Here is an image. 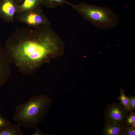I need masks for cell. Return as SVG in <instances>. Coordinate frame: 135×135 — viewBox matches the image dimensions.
<instances>
[{
    "mask_svg": "<svg viewBox=\"0 0 135 135\" xmlns=\"http://www.w3.org/2000/svg\"><path fill=\"white\" fill-rule=\"evenodd\" d=\"M50 26L18 28L6 40L4 48L6 54L22 73L33 74L60 50L59 38Z\"/></svg>",
    "mask_w": 135,
    "mask_h": 135,
    "instance_id": "6da1fadb",
    "label": "cell"
},
{
    "mask_svg": "<svg viewBox=\"0 0 135 135\" xmlns=\"http://www.w3.org/2000/svg\"><path fill=\"white\" fill-rule=\"evenodd\" d=\"M50 101L44 94L34 95L16 106L12 120L20 126L28 129L35 128L48 111Z\"/></svg>",
    "mask_w": 135,
    "mask_h": 135,
    "instance_id": "7a4b0ae2",
    "label": "cell"
},
{
    "mask_svg": "<svg viewBox=\"0 0 135 135\" xmlns=\"http://www.w3.org/2000/svg\"><path fill=\"white\" fill-rule=\"evenodd\" d=\"M68 4L83 18L99 28H112L118 23L116 16L108 8L91 5L85 2L76 4L69 2Z\"/></svg>",
    "mask_w": 135,
    "mask_h": 135,
    "instance_id": "3957f363",
    "label": "cell"
},
{
    "mask_svg": "<svg viewBox=\"0 0 135 135\" xmlns=\"http://www.w3.org/2000/svg\"><path fill=\"white\" fill-rule=\"evenodd\" d=\"M15 20L24 23L31 28H35L42 24L50 25V22L44 13L41 6L16 15Z\"/></svg>",
    "mask_w": 135,
    "mask_h": 135,
    "instance_id": "277c9868",
    "label": "cell"
},
{
    "mask_svg": "<svg viewBox=\"0 0 135 135\" xmlns=\"http://www.w3.org/2000/svg\"><path fill=\"white\" fill-rule=\"evenodd\" d=\"M129 112L120 103L113 102L104 109V118L106 121H112L119 125H125Z\"/></svg>",
    "mask_w": 135,
    "mask_h": 135,
    "instance_id": "5b68a950",
    "label": "cell"
},
{
    "mask_svg": "<svg viewBox=\"0 0 135 135\" xmlns=\"http://www.w3.org/2000/svg\"><path fill=\"white\" fill-rule=\"evenodd\" d=\"M19 6L14 0H2L0 2V18L5 22L14 23Z\"/></svg>",
    "mask_w": 135,
    "mask_h": 135,
    "instance_id": "8992f818",
    "label": "cell"
},
{
    "mask_svg": "<svg viewBox=\"0 0 135 135\" xmlns=\"http://www.w3.org/2000/svg\"><path fill=\"white\" fill-rule=\"evenodd\" d=\"M11 63L4 48L0 44V86L5 84L10 76Z\"/></svg>",
    "mask_w": 135,
    "mask_h": 135,
    "instance_id": "52a82bcc",
    "label": "cell"
},
{
    "mask_svg": "<svg viewBox=\"0 0 135 135\" xmlns=\"http://www.w3.org/2000/svg\"><path fill=\"white\" fill-rule=\"evenodd\" d=\"M124 126L118 125L112 121H106L102 131V135H122Z\"/></svg>",
    "mask_w": 135,
    "mask_h": 135,
    "instance_id": "ba28073f",
    "label": "cell"
},
{
    "mask_svg": "<svg viewBox=\"0 0 135 135\" xmlns=\"http://www.w3.org/2000/svg\"><path fill=\"white\" fill-rule=\"evenodd\" d=\"M42 5V0H24L20 5L16 15L21 12L35 9Z\"/></svg>",
    "mask_w": 135,
    "mask_h": 135,
    "instance_id": "9c48e42d",
    "label": "cell"
},
{
    "mask_svg": "<svg viewBox=\"0 0 135 135\" xmlns=\"http://www.w3.org/2000/svg\"><path fill=\"white\" fill-rule=\"evenodd\" d=\"M20 126L10 123L7 126L0 130V135H23Z\"/></svg>",
    "mask_w": 135,
    "mask_h": 135,
    "instance_id": "30bf717a",
    "label": "cell"
},
{
    "mask_svg": "<svg viewBox=\"0 0 135 135\" xmlns=\"http://www.w3.org/2000/svg\"><path fill=\"white\" fill-rule=\"evenodd\" d=\"M68 2V0H42V5L50 8L62 6Z\"/></svg>",
    "mask_w": 135,
    "mask_h": 135,
    "instance_id": "8fae6325",
    "label": "cell"
},
{
    "mask_svg": "<svg viewBox=\"0 0 135 135\" xmlns=\"http://www.w3.org/2000/svg\"><path fill=\"white\" fill-rule=\"evenodd\" d=\"M118 99L120 101V104L128 111L130 112L129 106V100L128 96H126L124 92V90L121 88L120 90V93Z\"/></svg>",
    "mask_w": 135,
    "mask_h": 135,
    "instance_id": "7c38bea8",
    "label": "cell"
},
{
    "mask_svg": "<svg viewBox=\"0 0 135 135\" xmlns=\"http://www.w3.org/2000/svg\"><path fill=\"white\" fill-rule=\"evenodd\" d=\"M122 135H135V128L124 126L122 129Z\"/></svg>",
    "mask_w": 135,
    "mask_h": 135,
    "instance_id": "4fadbf2b",
    "label": "cell"
},
{
    "mask_svg": "<svg viewBox=\"0 0 135 135\" xmlns=\"http://www.w3.org/2000/svg\"><path fill=\"white\" fill-rule=\"evenodd\" d=\"M132 111L130 112V114H128L126 118L125 126H130L135 121V113L134 112H132Z\"/></svg>",
    "mask_w": 135,
    "mask_h": 135,
    "instance_id": "5bb4252c",
    "label": "cell"
},
{
    "mask_svg": "<svg viewBox=\"0 0 135 135\" xmlns=\"http://www.w3.org/2000/svg\"><path fill=\"white\" fill-rule=\"evenodd\" d=\"M10 122L0 113V130L5 128Z\"/></svg>",
    "mask_w": 135,
    "mask_h": 135,
    "instance_id": "9a60e30c",
    "label": "cell"
},
{
    "mask_svg": "<svg viewBox=\"0 0 135 135\" xmlns=\"http://www.w3.org/2000/svg\"><path fill=\"white\" fill-rule=\"evenodd\" d=\"M129 100V106L130 112L135 108V96H128Z\"/></svg>",
    "mask_w": 135,
    "mask_h": 135,
    "instance_id": "2e32d148",
    "label": "cell"
},
{
    "mask_svg": "<svg viewBox=\"0 0 135 135\" xmlns=\"http://www.w3.org/2000/svg\"><path fill=\"white\" fill-rule=\"evenodd\" d=\"M36 128V130L35 132L32 134V135H43L44 134L43 132L37 128Z\"/></svg>",
    "mask_w": 135,
    "mask_h": 135,
    "instance_id": "e0dca14e",
    "label": "cell"
},
{
    "mask_svg": "<svg viewBox=\"0 0 135 135\" xmlns=\"http://www.w3.org/2000/svg\"><path fill=\"white\" fill-rule=\"evenodd\" d=\"M16 3L20 5L22 3L24 0H14Z\"/></svg>",
    "mask_w": 135,
    "mask_h": 135,
    "instance_id": "ac0fdd59",
    "label": "cell"
},
{
    "mask_svg": "<svg viewBox=\"0 0 135 135\" xmlns=\"http://www.w3.org/2000/svg\"><path fill=\"white\" fill-rule=\"evenodd\" d=\"M131 127L135 128V121H134L130 126Z\"/></svg>",
    "mask_w": 135,
    "mask_h": 135,
    "instance_id": "d6986e66",
    "label": "cell"
},
{
    "mask_svg": "<svg viewBox=\"0 0 135 135\" xmlns=\"http://www.w3.org/2000/svg\"><path fill=\"white\" fill-rule=\"evenodd\" d=\"M2 0H0V2H1Z\"/></svg>",
    "mask_w": 135,
    "mask_h": 135,
    "instance_id": "ffe728a7",
    "label": "cell"
}]
</instances>
